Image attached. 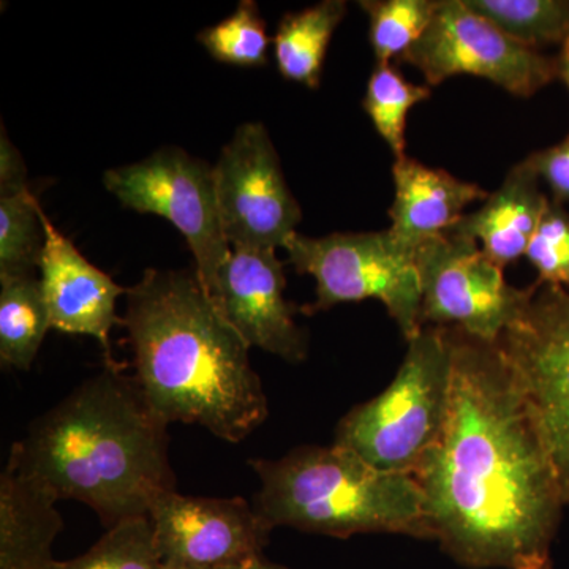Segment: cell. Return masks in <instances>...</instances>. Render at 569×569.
<instances>
[{"label":"cell","mask_w":569,"mask_h":569,"mask_svg":"<svg viewBox=\"0 0 569 569\" xmlns=\"http://www.w3.org/2000/svg\"><path fill=\"white\" fill-rule=\"evenodd\" d=\"M445 329L447 422L413 475L433 539L463 568L556 569L567 505L526 391L498 342Z\"/></svg>","instance_id":"obj_1"},{"label":"cell","mask_w":569,"mask_h":569,"mask_svg":"<svg viewBox=\"0 0 569 569\" xmlns=\"http://www.w3.org/2000/svg\"><path fill=\"white\" fill-rule=\"evenodd\" d=\"M123 328L134 378L157 417L239 443L269 415L250 346L204 293L194 271L148 269L127 288Z\"/></svg>","instance_id":"obj_2"},{"label":"cell","mask_w":569,"mask_h":569,"mask_svg":"<svg viewBox=\"0 0 569 569\" xmlns=\"http://www.w3.org/2000/svg\"><path fill=\"white\" fill-rule=\"evenodd\" d=\"M167 427L116 362L37 418L9 460L59 500L88 505L110 530L148 518L153 501L176 490Z\"/></svg>","instance_id":"obj_3"},{"label":"cell","mask_w":569,"mask_h":569,"mask_svg":"<svg viewBox=\"0 0 569 569\" xmlns=\"http://www.w3.org/2000/svg\"><path fill=\"white\" fill-rule=\"evenodd\" d=\"M253 508L269 529L290 527L339 539L406 535L433 539L425 496L411 475L388 473L347 449L306 445L276 460L252 459Z\"/></svg>","instance_id":"obj_4"},{"label":"cell","mask_w":569,"mask_h":569,"mask_svg":"<svg viewBox=\"0 0 569 569\" xmlns=\"http://www.w3.org/2000/svg\"><path fill=\"white\" fill-rule=\"evenodd\" d=\"M451 355L447 329L425 326L408 342L402 365L383 392L359 403L336 427V447L373 468L413 477L443 433Z\"/></svg>","instance_id":"obj_5"},{"label":"cell","mask_w":569,"mask_h":569,"mask_svg":"<svg viewBox=\"0 0 569 569\" xmlns=\"http://www.w3.org/2000/svg\"><path fill=\"white\" fill-rule=\"evenodd\" d=\"M283 249L298 274L316 279L317 298L305 307L307 316L347 302L377 299L387 307L407 342L425 328L417 249L391 231L323 238L295 233Z\"/></svg>","instance_id":"obj_6"},{"label":"cell","mask_w":569,"mask_h":569,"mask_svg":"<svg viewBox=\"0 0 569 569\" xmlns=\"http://www.w3.org/2000/svg\"><path fill=\"white\" fill-rule=\"evenodd\" d=\"M103 182L126 208L164 217L178 228L192 250L194 274L216 306L231 246L220 219L213 167L170 146L141 162L108 170Z\"/></svg>","instance_id":"obj_7"},{"label":"cell","mask_w":569,"mask_h":569,"mask_svg":"<svg viewBox=\"0 0 569 569\" xmlns=\"http://www.w3.org/2000/svg\"><path fill=\"white\" fill-rule=\"evenodd\" d=\"M417 263L422 325L458 328L486 342H498L535 293V284H509L478 242L451 233L422 242Z\"/></svg>","instance_id":"obj_8"},{"label":"cell","mask_w":569,"mask_h":569,"mask_svg":"<svg viewBox=\"0 0 569 569\" xmlns=\"http://www.w3.org/2000/svg\"><path fill=\"white\" fill-rule=\"evenodd\" d=\"M533 284L529 305L498 346L526 391L569 505V290Z\"/></svg>","instance_id":"obj_9"},{"label":"cell","mask_w":569,"mask_h":569,"mask_svg":"<svg viewBox=\"0 0 569 569\" xmlns=\"http://www.w3.org/2000/svg\"><path fill=\"white\" fill-rule=\"evenodd\" d=\"M399 62L421 71L429 88L470 74L523 99L557 80V58L516 43L463 0H440L426 32Z\"/></svg>","instance_id":"obj_10"},{"label":"cell","mask_w":569,"mask_h":569,"mask_svg":"<svg viewBox=\"0 0 569 569\" xmlns=\"http://www.w3.org/2000/svg\"><path fill=\"white\" fill-rule=\"evenodd\" d=\"M224 238L233 249L277 250L302 219L279 153L261 122H246L213 167Z\"/></svg>","instance_id":"obj_11"},{"label":"cell","mask_w":569,"mask_h":569,"mask_svg":"<svg viewBox=\"0 0 569 569\" xmlns=\"http://www.w3.org/2000/svg\"><path fill=\"white\" fill-rule=\"evenodd\" d=\"M164 569H233L261 559L271 529L244 498L190 497L171 490L148 515Z\"/></svg>","instance_id":"obj_12"},{"label":"cell","mask_w":569,"mask_h":569,"mask_svg":"<svg viewBox=\"0 0 569 569\" xmlns=\"http://www.w3.org/2000/svg\"><path fill=\"white\" fill-rule=\"evenodd\" d=\"M284 288L287 277L276 250L233 249L220 271L216 307L250 348L298 365L307 358L309 342L296 325Z\"/></svg>","instance_id":"obj_13"},{"label":"cell","mask_w":569,"mask_h":569,"mask_svg":"<svg viewBox=\"0 0 569 569\" xmlns=\"http://www.w3.org/2000/svg\"><path fill=\"white\" fill-rule=\"evenodd\" d=\"M40 219L44 231L40 282L51 328L67 335L93 337L103 348L107 365H116L110 336L114 326L123 325V318L116 313V305L127 295L126 288L89 263L41 208Z\"/></svg>","instance_id":"obj_14"},{"label":"cell","mask_w":569,"mask_h":569,"mask_svg":"<svg viewBox=\"0 0 569 569\" xmlns=\"http://www.w3.org/2000/svg\"><path fill=\"white\" fill-rule=\"evenodd\" d=\"M392 179L396 193L388 212L389 231L415 249L427 239L447 233L466 216L468 206L489 197L478 183L460 181L408 156L396 157Z\"/></svg>","instance_id":"obj_15"},{"label":"cell","mask_w":569,"mask_h":569,"mask_svg":"<svg viewBox=\"0 0 569 569\" xmlns=\"http://www.w3.org/2000/svg\"><path fill=\"white\" fill-rule=\"evenodd\" d=\"M548 198L539 189L538 176L520 162L478 211L466 213L447 233L478 242L505 269L526 257Z\"/></svg>","instance_id":"obj_16"},{"label":"cell","mask_w":569,"mask_h":569,"mask_svg":"<svg viewBox=\"0 0 569 569\" xmlns=\"http://www.w3.org/2000/svg\"><path fill=\"white\" fill-rule=\"evenodd\" d=\"M59 498L11 460L0 477V569H48L63 529Z\"/></svg>","instance_id":"obj_17"},{"label":"cell","mask_w":569,"mask_h":569,"mask_svg":"<svg viewBox=\"0 0 569 569\" xmlns=\"http://www.w3.org/2000/svg\"><path fill=\"white\" fill-rule=\"evenodd\" d=\"M346 14V0H323L309 9L283 17L274 37L280 74L309 89H317L329 41Z\"/></svg>","instance_id":"obj_18"},{"label":"cell","mask_w":569,"mask_h":569,"mask_svg":"<svg viewBox=\"0 0 569 569\" xmlns=\"http://www.w3.org/2000/svg\"><path fill=\"white\" fill-rule=\"evenodd\" d=\"M0 359L18 370L31 369L48 329L50 312L37 276L0 280Z\"/></svg>","instance_id":"obj_19"},{"label":"cell","mask_w":569,"mask_h":569,"mask_svg":"<svg viewBox=\"0 0 569 569\" xmlns=\"http://www.w3.org/2000/svg\"><path fill=\"white\" fill-rule=\"evenodd\" d=\"M468 9L530 50L569 40V0H463Z\"/></svg>","instance_id":"obj_20"},{"label":"cell","mask_w":569,"mask_h":569,"mask_svg":"<svg viewBox=\"0 0 569 569\" xmlns=\"http://www.w3.org/2000/svg\"><path fill=\"white\" fill-rule=\"evenodd\" d=\"M40 203L31 190L0 194V280L36 276L43 253Z\"/></svg>","instance_id":"obj_21"},{"label":"cell","mask_w":569,"mask_h":569,"mask_svg":"<svg viewBox=\"0 0 569 569\" xmlns=\"http://www.w3.org/2000/svg\"><path fill=\"white\" fill-rule=\"evenodd\" d=\"M430 93L429 86L406 80L391 63H377L370 74L362 108L396 157L406 156L408 112Z\"/></svg>","instance_id":"obj_22"},{"label":"cell","mask_w":569,"mask_h":569,"mask_svg":"<svg viewBox=\"0 0 569 569\" xmlns=\"http://www.w3.org/2000/svg\"><path fill=\"white\" fill-rule=\"evenodd\" d=\"M440 0H365L359 7L369 17V40L377 63H391L426 32Z\"/></svg>","instance_id":"obj_23"},{"label":"cell","mask_w":569,"mask_h":569,"mask_svg":"<svg viewBox=\"0 0 569 569\" xmlns=\"http://www.w3.org/2000/svg\"><path fill=\"white\" fill-rule=\"evenodd\" d=\"M48 569H164L156 545L151 520L137 518L107 530L88 552Z\"/></svg>","instance_id":"obj_24"},{"label":"cell","mask_w":569,"mask_h":569,"mask_svg":"<svg viewBox=\"0 0 569 569\" xmlns=\"http://www.w3.org/2000/svg\"><path fill=\"white\" fill-rule=\"evenodd\" d=\"M198 41L216 61L239 67H260L268 62L269 37L257 3L242 0L231 17L204 29Z\"/></svg>","instance_id":"obj_25"},{"label":"cell","mask_w":569,"mask_h":569,"mask_svg":"<svg viewBox=\"0 0 569 569\" xmlns=\"http://www.w3.org/2000/svg\"><path fill=\"white\" fill-rule=\"evenodd\" d=\"M526 257L537 269L535 283L569 290V212L565 204L548 198Z\"/></svg>","instance_id":"obj_26"},{"label":"cell","mask_w":569,"mask_h":569,"mask_svg":"<svg viewBox=\"0 0 569 569\" xmlns=\"http://www.w3.org/2000/svg\"><path fill=\"white\" fill-rule=\"evenodd\" d=\"M523 163L548 183L552 200L569 203V133L559 144L530 153Z\"/></svg>","instance_id":"obj_27"},{"label":"cell","mask_w":569,"mask_h":569,"mask_svg":"<svg viewBox=\"0 0 569 569\" xmlns=\"http://www.w3.org/2000/svg\"><path fill=\"white\" fill-rule=\"evenodd\" d=\"M28 189L26 167L20 152L11 144L9 137L2 130L0 137V194L20 192Z\"/></svg>","instance_id":"obj_28"},{"label":"cell","mask_w":569,"mask_h":569,"mask_svg":"<svg viewBox=\"0 0 569 569\" xmlns=\"http://www.w3.org/2000/svg\"><path fill=\"white\" fill-rule=\"evenodd\" d=\"M557 58V80L563 81L569 91V40L561 47Z\"/></svg>","instance_id":"obj_29"},{"label":"cell","mask_w":569,"mask_h":569,"mask_svg":"<svg viewBox=\"0 0 569 569\" xmlns=\"http://www.w3.org/2000/svg\"><path fill=\"white\" fill-rule=\"evenodd\" d=\"M233 569H290L287 567H282V565L272 563V561L266 560L264 557L261 559L250 561V563L244 565V567L233 568Z\"/></svg>","instance_id":"obj_30"}]
</instances>
